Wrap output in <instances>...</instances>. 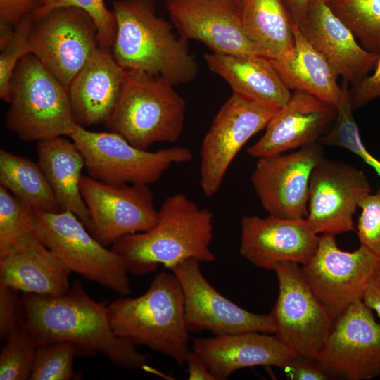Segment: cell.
<instances>
[{
	"label": "cell",
	"instance_id": "obj_1",
	"mask_svg": "<svg viewBox=\"0 0 380 380\" xmlns=\"http://www.w3.org/2000/svg\"><path fill=\"white\" fill-rule=\"evenodd\" d=\"M21 294L26 324L37 345L67 341L77 355L100 354L128 369L146 366L149 357L113 332L106 306L93 300L78 280L61 295Z\"/></svg>",
	"mask_w": 380,
	"mask_h": 380
},
{
	"label": "cell",
	"instance_id": "obj_2",
	"mask_svg": "<svg viewBox=\"0 0 380 380\" xmlns=\"http://www.w3.org/2000/svg\"><path fill=\"white\" fill-rule=\"evenodd\" d=\"M213 238V213L201 208L184 194H176L161 204L154 227L125 235L110 248L122 258L129 273L140 276L160 265L171 269L190 258L214 261Z\"/></svg>",
	"mask_w": 380,
	"mask_h": 380
},
{
	"label": "cell",
	"instance_id": "obj_3",
	"mask_svg": "<svg viewBox=\"0 0 380 380\" xmlns=\"http://www.w3.org/2000/svg\"><path fill=\"white\" fill-rule=\"evenodd\" d=\"M113 8L117 24L113 55L121 67L161 75L173 85L196 77L198 66L188 41L156 14L153 0H117Z\"/></svg>",
	"mask_w": 380,
	"mask_h": 380
},
{
	"label": "cell",
	"instance_id": "obj_4",
	"mask_svg": "<svg viewBox=\"0 0 380 380\" xmlns=\"http://www.w3.org/2000/svg\"><path fill=\"white\" fill-rule=\"evenodd\" d=\"M106 310L118 336L162 353L178 365L185 363L191 350L190 332L182 289L173 272L158 273L144 294L114 300Z\"/></svg>",
	"mask_w": 380,
	"mask_h": 380
},
{
	"label": "cell",
	"instance_id": "obj_5",
	"mask_svg": "<svg viewBox=\"0 0 380 380\" xmlns=\"http://www.w3.org/2000/svg\"><path fill=\"white\" fill-rule=\"evenodd\" d=\"M174 86L161 75L126 70L106 129L142 150L157 142H175L184 129L186 103Z\"/></svg>",
	"mask_w": 380,
	"mask_h": 380
},
{
	"label": "cell",
	"instance_id": "obj_6",
	"mask_svg": "<svg viewBox=\"0 0 380 380\" xmlns=\"http://www.w3.org/2000/svg\"><path fill=\"white\" fill-rule=\"evenodd\" d=\"M11 95L6 125L23 141L68 137L78 125L68 90L32 53L17 64Z\"/></svg>",
	"mask_w": 380,
	"mask_h": 380
},
{
	"label": "cell",
	"instance_id": "obj_7",
	"mask_svg": "<svg viewBox=\"0 0 380 380\" xmlns=\"http://www.w3.org/2000/svg\"><path fill=\"white\" fill-rule=\"evenodd\" d=\"M68 137L81 151L89 175L107 183L148 185L157 182L172 164L189 163L193 158L186 147L142 150L118 134L92 132L79 125Z\"/></svg>",
	"mask_w": 380,
	"mask_h": 380
},
{
	"label": "cell",
	"instance_id": "obj_8",
	"mask_svg": "<svg viewBox=\"0 0 380 380\" xmlns=\"http://www.w3.org/2000/svg\"><path fill=\"white\" fill-rule=\"evenodd\" d=\"M36 215L37 235L71 272L122 296L131 293L122 258L96 240L75 214L63 210Z\"/></svg>",
	"mask_w": 380,
	"mask_h": 380
},
{
	"label": "cell",
	"instance_id": "obj_9",
	"mask_svg": "<svg viewBox=\"0 0 380 380\" xmlns=\"http://www.w3.org/2000/svg\"><path fill=\"white\" fill-rule=\"evenodd\" d=\"M279 110L236 93L224 103L200 150V186L206 197L219 191L239 152L253 135L266 128Z\"/></svg>",
	"mask_w": 380,
	"mask_h": 380
},
{
	"label": "cell",
	"instance_id": "obj_10",
	"mask_svg": "<svg viewBox=\"0 0 380 380\" xmlns=\"http://www.w3.org/2000/svg\"><path fill=\"white\" fill-rule=\"evenodd\" d=\"M380 255L360 245L342 251L335 236L322 234L316 252L303 265V277L315 296L334 319L362 300L376 271Z\"/></svg>",
	"mask_w": 380,
	"mask_h": 380
},
{
	"label": "cell",
	"instance_id": "obj_11",
	"mask_svg": "<svg viewBox=\"0 0 380 380\" xmlns=\"http://www.w3.org/2000/svg\"><path fill=\"white\" fill-rule=\"evenodd\" d=\"M273 270L279 284L270 312L274 335L295 356L317 360L335 319L315 296L298 263L281 262Z\"/></svg>",
	"mask_w": 380,
	"mask_h": 380
},
{
	"label": "cell",
	"instance_id": "obj_12",
	"mask_svg": "<svg viewBox=\"0 0 380 380\" xmlns=\"http://www.w3.org/2000/svg\"><path fill=\"white\" fill-rule=\"evenodd\" d=\"M28 42L31 53L68 90L73 78L99 46L93 19L75 7L56 8L34 20Z\"/></svg>",
	"mask_w": 380,
	"mask_h": 380
},
{
	"label": "cell",
	"instance_id": "obj_13",
	"mask_svg": "<svg viewBox=\"0 0 380 380\" xmlns=\"http://www.w3.org/2000/svg\"><path fill=\"white\" fill-rule=\"evenodd\" d=\"M80 191L90 217L89 232L106 247L158 222V209L146 184H111L82 175Z\"/></svg>",
	"mask_w": 380,
	"mask_h": 380
},
{
	"label": "cell",
	"instance_id": "obj_14",
	"mask_svg": "<svg viewBox=\"0 0 380 380\" xmlns=\"http://www.w3.org/2000/svg\"><path fill=\"white\" fill-rule=\"evenodd\" d=\"M317 360L330 379L380 376V324L362 300L334 319Z\"/></svg>",
	"mask_w": 380,
	"mask_h": 380
},
{
	"label": "cell",
	"instance_id": "obj_15",
	"mask_svg": "<svg viewBox=\"0 0 380 380\" xmlns=\"http://www.w3.org/2000/svg\"><path fill=\"white\" fill-rule=\"evenodd\" d=\"M200 262L190 258L170 269L182 289L184 317L189 332L208 331L215 336L248 331L275 334L271 313H253L222 296L205 279Z\"/></svg>",
	"mask_w": 380,
	"mask_h": 380
},
{
	"label": "cell",
	"instance_id": "obj_16",
	"mask_svg": "<svg viewBox=\"0 0 380 380\" xmlns=\"http://www.w3.org/2000/svg\"><path fill=\"white\" fill-rule=\"evenodd\" d=\"M324 158L319 142L258 158L251 180L263 208L285 219L306 218L309 185L315 167Z\"/></svg>",
	"mask_w": 380,
	"mask_h": 380
},
{
	"label": "cell",
	"instance_id": "obj_17",
	"mask_svg": "<svg viewBox=\"0 0 380 380\" xmlns=\"http://www.w3.org/2000/svg\"><path fill=\"white\" fill-rule=\"evenodd\" d=\"M371 191L362 170L324 157L310 177L306 219L318 234L355 231L353 215Z\"/></svg>",
	"mask_w": 380,
	"mask_h": 380
},
{
	"label": "cell",
	"instance_id": "obj_18",
	"mask_svg": "<svg viewBox=\"0 0 380 380\" xmlns=\"http://www.w3.org/2000/svg\"><path fill=\"white\" fill-rule=\"evenodd\" d=\"M165 5L186 40L198 41L214 53L259 55L243 30L240 0H165Z\"/></svg>",
	"mask_w": 380,
	"mask_h": 380
},
{
	"label": "cell",
	"instance_id": "obj_19",
	"mask_svg": "<svg viewBox=\"0 0 380 380\" xmlns=\"http://www.w3.org/2000/svg\"><path fill=\"white\" fill-rule=\"evenodd\" d=\"M319 237L306 218L245 216L241 221L240 254L257 267L273 270L281 262L306 264Z\"/></svg>",
	"mask_w": 380,
	"mask_h": 380
},
{
	"label": "cell",
	"instance_id": "obj_20",
	"mask_svg": "<svg viewBox=\"0 0 380 380\" xmlns=\"http://www.w3.org/2000/svg\"><path fill=\"white\" fill-rule=\"evenodd\" d=\"M336 107L313 95L294 91L272 117L262 137L247 149L255 158L284 153L319 140L329 131Z\"/></svg>",
	"mask_w": 380,
	"mask_h": 380
},
{
	"label": "cell",
	"instance_id": "obj_21",
	"mask_svg": "<svg viewBox=\"0 0 380 380\" xmlns=\"http://www.w3.org/2000/svg\"><path fill=\"white\" fill-rule=\"evenodd\" d=\"M298 27L338 77L352 87L375 67L379 54L363 48L351 30L322 1L312 0L307 15Z\"/></svg>",
	"mask_w": 380,
	"mask_h": 380
},
{
	"label": "cell",
	"instance_id": "obj_22",
	"mask_svg": "<svg viewBox=\"0 0 380 380\" xmlns=\"http://www.w3.org/2000/svg\"><path fill=\"white\" fill-rule=\"evenodd\" d=\"M70 272L35 232L0 253V284L23 293L63 294L70 287Z\"/></svg>",
	"mask_w": 380,
	"mask_h": 380
},
{
	"label": "cell",
	"instance_id": "obj_23",
	"mask_svg": "<svg viewBox=\"0 0 380 380\" xmlns=\"http://www.w3.org/2000/svg\"><path fill=\"white\" fill-rule=\"evenodd\" d=\"M193 350L203 357L217 380L227 379L245 367L273 366L285 369L295 356L274 334L256 331L196 338Z\"/></svg>",
	"mask_w": 380,
	"mask_h": 380
},
{
	"label": "cell",
	"instance_id": "obj_24",
	"mask_svg": "<svg viewBox=\"0 0 380 380\" xmlns=\"http://www.w3.org/2000/svg\"><path fill=\"white\" fill-rule=\"evenodd\" d=\"M125 77L126 69L109 49L99 46L68 88L77 123L84 127L106 124L120 99Z\"/></svg>",
	"mask_w": 380,
	"mask_h": 380
},
{
	"label": "cell",
	"instance_id": "obj_25",
	"mask_svg": "<svg viewBox=\"0 0 380 380\" xmlns=\"http://www.w3.org/2000/svg\"><path fill=\"white\" fill-rule=\"evenodd\" d=\"M294 42L281 56L269 59L290 90L303 91L336 107L343 96L338 75L325 58L305 39L293 23Z\"/></svg>",
	"mask_w": 380,
	"mask_h": 380
},
{
	"label": "cell",
	"instance_id": "obj_26",
	"mask_svg": "<svg viewBox=\"0 0 380 380\" xmlns=\"http://www.w3.org/2000/svg\"><path fill=\"white\" fill-rule=\"evenodd\" d=\"M204 60L212 72L229 84L233 93L279 108L291 97V90L265 57L211 52L204 55Z\"/></svg>",
	"mask_w": 380,
	"mask_h": 380
},
{
	"label": "cell",
	"instance_id": "obj_27",
	"mask_svg": "<svg viewBox=\"0 0 380 380\" xmlns=\"http://www.w3.org/2000/svg\"><path fill=\"white\" fill-rule=\"evenodd\" d=\"M37 154L62 209L75 214L89 230L90 217L80 191L85 162L77 145L62 137L42 139L37 141Z\"/></svg>",
	"mask_w": 380,
	"mask_h": 380
},
{
	"label": "cell",
	"instance_id": "obj_28",
	"mask_svg": "<svg viewBox=\"0 0 380 380\" xmlns=\"http://www.w3.org/2000/svg\"><path fill=\"white\" fill-rule=\"evenodd\" d=\"M243 30L258 54L277 58L293 46V22L282 0H240Z\"/></svg>",
	"mask_w": 380,
	"mask_h": 380
},
{
	"label": "cell",
	"instance_id": "obj_29",
	"mask_svg": "<svg viewBox=\"0 0 380 380\" xmlns=\"http://www.w3.org/2000/svg\"><path fill=\"white\" fill-rule=\"evenodd\" d=\"M0 186L37 211L63 210L38 162L0 151Z\"/></svg>",
	"mask_w": 380,
	"mask_h": 380
},
{
	"label": "cell",
	"instance_id": "obj_30",
	"mask_svg": "<svg viewBox=\"0 0 380 380\" xmlns=\"http://www.w3.org/2000/svg\"><path fill=\"white\" fill-rule=\"evenodd\" d=\"M327 4L363 48L380 54V0H333Z\"/></svg>",
	"mask_w": 380,
	"mask_h": 380
},
{
	"label": "cell",
	"instance_id": "obj_31",
	"mask_svg": "<svg viewBox=\"0 0 380 380\" xmlns=\"http://www.w3.org/2000/svg\"><path fill=\"white\" fill-rule=\"evenodd\" d=\"M348 84L343 82V96L336 106L337 113L330 129L319 140L322 145L349 150L370 166L380 177V160L364 146L358 126L353 115Z\"/></svg>",
	"mask_w": 380,
	"mask_h": 380
},
{
	"label": "cell",
	"instance_id": "obj_32",
	"mask_svg": "<svg viewBox=\"0 0 380 380\" xmlns=\"http://www.w3.org/2000/svg\"><path fill=\"white\" fill-rule=\"evenodd\" d=\"M36 210L0 186V253L35 232Z\"/></svg>",
	"mask_w": 380,
	"mask_h": 380
},
{
	"label": "cell",
	"instance_id": "obj_33",
	"mask_svg": "<svg viewBox=\"0 0 380 380\" xmlns=\"http://www.w3.org/2000/svg\"><path fill=\"white\" fill-rule=\"evenodd\" d=\"M5 341L0 353V380L30 379L37 343L26 322Z\"/></svg>",
	"mask_w": 380,
	"mask_h": 380
},
{
	"label": "cell",
	"instance_id": "obj_34",
	"mask_svg": "<svg viewBox=\"0 0 380 380\" xmlns=\"http://www.w3.org/2000/svg\"><path fill=\"white\" fill-rule=\"evenodd\" d=\"M77 350L67 341L51 342L37 345L30 379L69 380L75 376L74 357Z\"/></svg>",
	"mask_w": 380,
	"mask_h": 380
},
{
	"label": "cell",
	"instance_id": "obj_35",
	"mask_svg": "<svg viewBox=\"0 0 380 380\" xmlns=\"http://www.w3.org/2000/svg\"><path fill=\"white\" fill-rule=\"evenodd\" d=\"M63 7H75L87 13L96 25L99 46L108 49L113 47L117 30L116 19L113 11L106 7L104 0H41L31 15L37 20L53 9Z\"/></svg>",
	"mask_w": 380,
	"mask_h": 380
},
{
	"label": "cell",
	"instance_id": "obj_36",
	"mask_svg": "<svg viewBox=\"0 0 380 380\" xmlns=\"http://www.w3.org/2000/svg\"><path fill=\"white\" fill-rule=\"evenodd\" d=\"M34 23L31 14L16 25L13 36L0 53V97L11 101V81L13 71L20 60L31 53L28 37Z\"/></svg>",
	"mask_w": 380,
	"mask_h": 380
},
{
	"label": "cell",
	"instance_id": "obj_37",
	"mask_svg": "<svg viewBox=\"0 0 380 380\" xmlns=\"http://www.w3.org/2000/svg\"><path fill=\"white\" fill-rule=\"evenodd\" d=\"M360 208L357 233L360 245L380 255V186L362 201Z\"/></svg>",
	"mask_w": 380,
	"mask_h": 380
},
{
	"label": "cell",
	"instance_id": "obj_38",
	"mask_svg": "<svg viewBox=\"0 0 380 380\" xmlns=\"http://www.w3.org/2000/svg\"><path fill=\"white\" fill-rule=\"evenodd\" d=\"M25 313L20 291L0 284V338L5 341L25 324Z\"/></svg>",
	"mask_w": 380,
	"mask_h": 380
},
{
	"label": "cell",
	"instance_id": "obj_39",
	"mask_svg": "<svg viewBox=\"0 0 380 380\" xmlns=\"http://www.w3.org/2000/svg\"><path fill=\"white\" fill-rule=\"evenodd\" d=\"M349 96L353 109L360 108L374 99L380 98V54L373 73L349 89Z\"/></svg>",
	"mask_w": 380,
	"mask_h": 380
},
{
	"label": "cell",
	"instance_id": "obj_40",
	"mask_svg": "<svg viewBox=\"0 0 380 380\" xmlns=\"http://www.w3.org/2000/svg\"><path fill=\"white\" fill-rule=\"evenodd\" d=\"M291 380H328L327 374L317 360L294 356L284 369Z\"/></svg>",
	"mask_w": 380,
	"mask_h": 380
},
{
	"label": "cell",
	"instance_id": "obj_41",
	"mask_svg": "<svg viewBox=\"0 0 380 380\" xmlns=\"http://www.w3.org/2000/svg\"><path fill=\"white\" fill-rule=\"evenodd\" d=\"M41 0H0V23L16 25L30 15Z\"/></svg>",
	"mask_w": 380,
	"mask_h": 380
},
{
	"label": "cell",
	"instance_id": "obj_42",
	"mask_svg": "<svg viewBox=\"0 0 380 380\" xmlns=\"http://www.w3.org/2000/svg\"><path fill=\"white\" fill-rule=\"evenodd\" d=\"M185 363L187 365L189 379L217 380L210 372L203 357L193 349L188 353Z\"/></svg>",
	"mask_w": 380,
	"mask_h": 380
},
{
	"label": "cell",
	"instance_id": "obj_43",
	"mask_svg": "<svg viewBox=\"0 0 380 380\" xmlns=\"http://www.w3.org/2000/svg\"><path fill=\"white\" fill-rule=\"evenodd\" d=\"M362 300L380 317V267L372 278Z\"/></svg>",
	"mask_w": 380,
	"mask_h": 380
},
{
	"label": "cell",
	"instance_id": "obj_44",
	"mask_svg": "<svg viewBox=\"0 0 380 380\" xmlns=\"http://www.w3.org/2000/svg\"><path fill=\"white\" fill-rule=\"evenodd\" d=\"M286 5L292 20L298 26L304 21L312 0H282Z\"/></svg>",
	"mask_w": 380,
	"mask_h": 380
},
{
	"label": "cell",
	"instance_id": "obj_45",
	"mask_svg": "<svg viewBox=\"0 0 380 380\" xmlns=\"http://www.w3.org/2000/svg\"><path fill=\"white\" fill-rule=\"evenodd\" d=\"M15 29L11 25L0 23V50H3L11 40Z\"/></svg>",
	"mask_w": 380,
	"mask_h": 380
},
{
	"label": "cell",
	"instance_id": "obj_46",
	"mask_svg": "<svg viewBox=\"0 0 380 380\" xmlns=\"http://www.w3.org/2000/svg\"><path fill=\"white\" fill-rule=\"evenodd\" d=\"M321 1H322L323 2H324L326 4H328V3L331 2L333 0H321Z\"/></svg>",
	"mask_w": 380,
	"mask_h": 380
}]
</instances>
